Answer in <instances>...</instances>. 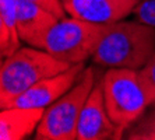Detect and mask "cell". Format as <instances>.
<instances>
[{"instance_id": "obj_1", "label": "cell", "mask_w": 155, "mask_h": 140, "mask_svg": "<svg viewBox=\"0 0 155 140\" xmlns=\"http://www.w3.org/2000/svg\"><path fill=\"white\" fill-rule=\"evenodd\" d=\"M155 52V28L138 21L109 24L91 60L102 67L140 70Z\"/></svg>"}, {"instance_id": "obj_2", "label": "cell", "mask_w": 155, "mask_h": 140, "mask_svg": "<svg viewBox=\"0 0 155 140\" xmlns=\"http://www.w3.org/2000/svg\"><path fill=\"white\" fill-rule=\"evenodd\" d=\"M70 63L59 60L39 48H20L3 58L0 69V108L8 104L45 77L59 74L70 67Z\"/></svg>"}, {"instance_id": "obj_3", "label": "cell", "mask_w": 155, "mask_h": 140, "mask_svg": "<svg viewBox=\"0 0 155 140\" xmlns=\"http://www.w3.org/2000/svg\"><path fill=\"white\" fill-rule=\"evenodd\" d=\"M105 107L122 137L145 114L148 105L137 70L110 67L102 77Z\"/></svg>"}, {"instance_id": "obj_4", "label": "cell", "mask_w": 155, "mask_h": 140, "mask_svg": "<svg viewBox=\"0 0 155 140\" xmlns=\"http://www.w3.org/2000/svg\"><path fill=\"white\" fill-rule=\"evenodd\" d=\"M97 81L94 67L84 69L78 81L45 109L36 129L38 140H77V126L85 101Z\"/></svg>"}, {"instance_id": "obj_5", "label": "cell", "mask_w": 155, "mask_h": 140, "mask_svg": "<svg viewBox=\"0 0 155 140\" xmlns=\"http://www.w3.org/2000/svg\"><path fill=\"white\" fill-rule=\"evenodd\" d=\"M109 24H95L80 18H61L49 29L43 50L70 65L92 58Z\"/></svg>"}, {"instance_id": "obj_6", "label": "cell", "mask_w": 155, "mask_h": 140, "mask_svg": "<svg viewBox=\"0 0 155 140\" xmlns=\"http://www.w3.org/2000/svg\"><path fill=\"white\" fill-rule=\"evenodd\" d=\"M84 69H85V63H76L59 74L45 77L32 87H29L27 91L20 94L18 97H15L14 100H11L2 109L10 107L48 108L61 95H64L78 81Z\"/></svg>"}, {"instance_id": "obj_7", "label": "cell", "mask_w": 155, "mask_h": 140, "mask_svg": "<svg viewBox=\"0 0 155 140\" xmlns=\"http://www.w3.org/2000/svg\"><path fill=\"white\" fill-rule=\"evenodd\" d=\"M122 139L119 128L109 118L104 100L102 79L95 81V86L88 95L80 115L77 126V140H106Z\"/></svg>"}, {"instance_id": "obj_8", "label": "cell", "mask_w": 155, "mask_h": 140, "mask_svg": "<svg viewBox=\"0 0 155 140\" xmlns=\"http://www.w3.org/2000/svg\"><path fill=\"white\" fill-rule=\"evenodd\" d=\"M138 0H66V13L95 24H112L131 14Z\"/></svg>"}, {"instance_id": "obj_9", "label": "cell", "mask_w": 155, "mask_h": 140, "mask_svg": "<svg viewBox=\"0 0 155 140\" xmlns=\"http://www.w3.org/2000/svg\"><path fill=\"white\" fill-rule=\"evenodd\" d=\"M59 18L29 0L17 2V28L22 42L34 48H43V41L49 29Z\"/></svg>"}, {"instance_id": "obj_10", "label": "cell", "mask_w": 155, "mask_h": 140, "mask_svg": "<svg viewBox=\"0 0 155 140\" xmlns=\"http://www.w3.org/2000/svg\"><path fill=\"white\" fill-rule=\"evenodd\" d=\"M45 108L10 107L0 112V139L22 140L38 129Z\"/></svg>"}, {"instance_id": "obj_11", "label": "cell", "mask_w": 155, "mask_h": 140, "mask_svg": "<svg viewBox=\"0 0 155 140\" xmlns=\"http://www.w3.org/2000/svg\"><path fill=\"white\" fill-rule=\"evenodd\" d=\"M17 2L0 0V52L2 58H7L20 49L21 38L17 28Z\"/></svg>"}, {"instance_id": "obj_12", "label": "cell", "mask_w": 155, "mask_h": 140, "mask_svg": "<svg viewBox=\"0 0 155 140\" xmlns=\"http://www.w3.org/2000/svg\"><path fill=\"white\" fill-rule=\"evenodd\" d=\"M124 137L129 140H155V105L133 126H130Z\"/></svg>"}, {"instance_id": "obj_13", "label": "cell", "mask_w": 155, "mask_h": 140, "mask_svg": "<svg viewBox=\"0 0 155 140\" xmlns=\"http://www.w3.org/2000/svg\"><path fill=\"white\" fill-rule=\"evenodd\" d=\"M138 81L145 93L148 105H155V52L140 70H137Z\"/></svg>"}, {"instance_id": "obj_14", "label": "cell", "mask_w": 155, "mask_h": 140, "mask_svg": "<svg viewBox=\"0 0 155 140\" xmlns=\"http://www.w3.org/2000/svg\"><path fill=\"white\" fill-rule=\"evenodd\" d=\"M133 14L136 20L155 28V0H138Z\"/></svg>"}, {"instance_id": "obj_15", "label": "cell", "mask_w": 155, "mask_h": 140, "mask_svg": "<svg viewBox=\"0 0 155 140\" xmlns=\"http://www.w3.org/2000/svg\"><path fill=\"white\" fill-rule=\"evenodd\" d=\"M29 2H32V3L38 4L41 6L42 9L48 10L49 13L54 14L59 20L61 18H64V13H66V9H64V4L61 0H29Z\"/></svg>"}, {"instance_id": "obj_16", "label": "cell", "mask_w": 155, "mask_h": 140, "mask_svg": "<svg viewBox=\"0 0 155 140\" xmlns=\"http://www.w3.org/2000/svg\"><path fill=\"white\" fill-rule=\"evenodd\" d=\"M61 2H66V0H61Z\"/></svg>"}]
</instances>
